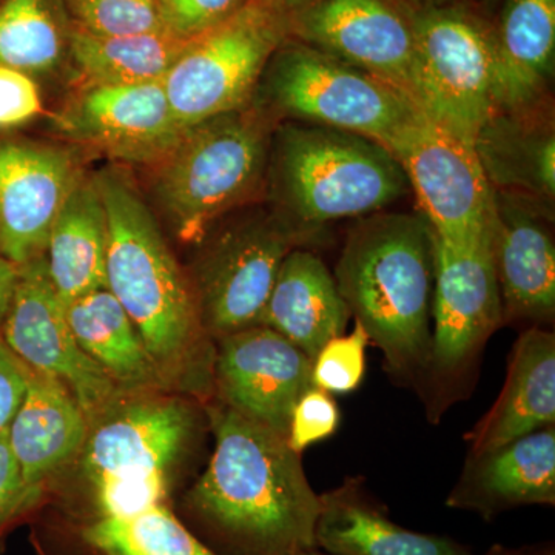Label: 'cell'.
Listing matches in <instances>:
<instances>
[{
    "instance_id": "cell-16",
    "label": "cell",
    "mask_w": 555,
    "mask_h": 555,
    "mask_svg": "<svg viewBox=\"0 0 555 555\" xmlns=\"http://www.w3.org/2000/svg\"><path fill=\"white\" fill-rule=\"evenodd\" d=\"M54 124L69 141L100 150L108 158L144 166L158 163L184 133L163 82H86Z\"/></svg>"
},
{
    "instance_id": "cell-10",
    "label": "cell",
    "mask_w": 555,
    "mask_h": 555,
    "mask_svg": "<svg viewBox=\"0 0 555 555\" xmlns=\"http://www.w3.org/2000/svg\"><path fill=\"white\" fill-rule=\"evenodd\" d=\"M288 38L287 16L248 2L189 39L163 80L179 126L185 130L250 105L266 65Z\"/></svg>"
},
{
    "instance_id": "cell-31",
    "label": "cell",
    "mask_w": 555,
    "mask_h": 555,
    "mask_svg": "<svg viewBox=\"0 0 555 555\" xmlns=\"http://www.w3.org/2000/svg\"><path fill=\"white\" fill-rule=\"evenodd\" d=\"M64 5L73 28L100 38L173 33L160 0H64Z\"/></svg>"
},
{
    "instance_id": "cell-12",
    "label": "cell",
    "mask_w": 555,
    "mask_h": 555,
    "mask_svg": "<svg viewBox=\"0 0 555 555\" xmlns=\"http://www.w3.org/2000/svg\"><path fill=\"white\" fill-rule=\"evenodd\" d=\"M0 339L25 367L67 387L89 423L126 393L80 349L43 255L16 266Z\"/></svg>"
},
{
    "instance_id": "cell-18",
    "label": "cell",
    "mask_w": 555,
    "mask_h": 555,
    "mask_svg": "<svg viewBox=\"0 0 555 555\" xmlns=\"http://www.w3.org/2000/svg\"><path fill=\"white\" fill-rule=\"evenodd\" d=\"M553 207L495 192L491 250L502 298L503 324L547 327L555 317Z\"/></svg>"
},
{
    "instance_id": "cell-40",
    "label": "cell",
    "mask_w": 555,
    "mask_h": 555,
    "mask_svg": "<svg viewBox=\"0 0 555 555\" xmlns=\"http://www.w3.org/2000/svg\"><path fill=\"white\" fill-rule=\"evenodd\" d=\"M248 2L257 3L284 16H292L298 10L305 9L312 0H248Z\"/></svg>"
},
{
    "instance_id": "cell-3",
    "label": "cell",
    "mask_w": 555,
    "mask_h": 555,
    "mask_svg": "<svg viewBox=\"0 0 555 555\" xmlns=\"http://www.w3.org/2000/svg\"><path fill=\"white\" fill-rule=\"evenodd\" d=\"M334 278L350 317L382 350L390 377L420 392L429 366L434 288L426 219L386 210L356 219Z\"/></svg>"
},
{
    "instance_id": "cell-27",
    "label": "cell",
    "mask_w": 555,
    "mask_h": 555,
    "mask_svg": "<svg viewBox=\"0 0 555 555\" xmlns=\"http://www.w3.org/2000/svg\"><path fill=\"white\" fill-rule=\"evenodd\" d=\"M65 310L80 349L119 390L167 392L137 327L107 288L73 299Z\"/></svg>"
},
{
    "instance_id": "cell-17",
    "label": "cell",
    "mask_w": 555,
    "mask_h": 555,
    "mask_svg": "<svg viewBox=\"0 0 555 555\" xmlns=\"http://www.w3.org/2000/svg\"><path fill=\"white\" fill-rule=\"evenodd\" d=\"M83 177L75 150L0 139V257L21 266L46 255L50 230Z\"/></svg>"
},
{
    "instance_id": "cell-7",
    "label": "cell",
    "mask_w": 555,
    "mask_h": 555,
    "mask_svg": "<svg viewBox=\"0 0 555 555\" xmlns=\"http://www.w3.org/2000/svg\"><path fill=\"white\" fill-rule=\"evenodd\" d=\"M433 247L430 357L418 396L427 420L440 423L476 385L486 345L503 326V309L491 229L465 244L448 243L433 233Z\"/></svg>"
},
{
    "instance_id": "cell-19",
    "label": "cell",
    "mask_w": 555,
    "mask_h": 555,
    "mask_svg": "<svg viewBox=\"0 0 555 555\" xmlns=\"http://www.w3.org/2000/svg\"><path fill=\"white\" fill-rule=\"evenodd\" d=\"M447 505L485 520L520 506L555 505V426L467 455Z\"/></svg>"
},
{
    "instance_id": "cell-24",
    "label": "cell",
    "mask_w": 555,
    "mask_h": 555,
    "mask_svg": "<svg viewBox=\"0 0 555 555\" xmlns=\"http://www.w3.org/2000/svg\"><path fill=\"white\" fill-rule=\"evenodd\" d=\"M334 273L308 248H295L278 270L259 326L273 328L313 361L350 320Z\"/></svg>"
},
{
    "instance_id": "cell-37",
    "label": "cell",
    "mask_w": 555,
    "mask_h": 555,
    "mask_svg": "<svg viewBox=\"0 0 555 555\" xmlns=\"http://www.w3.org/2000/svg\"><path fill=\"white\" fill-rule=\"evenodd\" d=\"M35 503L36 500L22 478L20 463L10 447L7 427L0 433V535Z\"/></svg>"
},
{
    "instance_id": "cell-5",
    "label": "cell",
    "mask_w": 555,
    "mask_h": 555,
    "mask_svg": "<svg viewBox=\"0 0 555 555\" xmlns=\"http://www.w3.org/2000/svg\"><path fill=\"white\" fill-rule=\"evenodd\" d=\"M275 127L250 104L189 127L153 164V199L182 244L198 246L266 188Z\"/></svg>"
},
{
    "instance_id": "cell-33",
    "label": "cell",
    "mask_w": 555,
    "mask_h": 555,
    "mask_svg": "<svg viewBox=\"0 0 555 555\" xmlns=\"http://www.w3.org/2000/svg\"><path fill=\"white\" fill-rule=\"evenodd\" d=\"M91 485L100 518L129 517L166 505L170 478L166 470H156L138 476L100 478Z\"/></svg>"
},
{
    "instance_id": "cell-36",
    "label": "cell",
    "mask_w": 555,
    "mask_h": 555,
    "mask_svg": "<svg viewBox=\"0 0 555 555\" xmlns=\"http://www.w3.org/2000/svg\"><path fill=\"white\" fill-rule=\"evenodd\" d=\"M42 109L35 78L0 65V130L25 126L38 118Z\"/></svg>"
},
{
    "instance_id": "cell-22",
    "label": "cell",
    "mask_w": 555,
    "mask_h": 555,
    "mask_svg": "<svg viewBox=\"0 0 555 555\" xmlns=\"http://www.w3.org/2000/svg\"><path fill=\"white\" fill-rule=\"evenodd\" d=\"M317 550L328 555H474L444 535L422 534L387 516L361 478L320 495Z\"/></svg>"
},
{
    "instance_id": "cell-6",
    "label": "cell",
    "mask_w": 555,
    "mask_h": 555,
    "mask_svg": "<svg viewBox=\"0 0 555 555\" xmlns=\"http://www.w3.org/2000/svg\"><path fill=\"white\" fill-rule=\"evenodd\" d=\"M250 104L276 126L312 124L385 147L422 115L403 91L292 38L270 57Z\"/></svg>"
},
{
    "instance_id": "cell-15",
    "label": "cell",
    "mask_w": 555,
    "mask_h": 555,
    "mask_svg": "<svg viewBox=\"0 0 555 555\" xmlns=\"http://www.w3.org/2000/svg\"><path fill=\"white\" fill-rule=\"evenodd\" d=\"M312 367V360L273 328H243L215 341L214 398L287 438L295 404L315 386Z\"/></svg>"
},
{
    "instance_id": "cell-23",
    "label": "cell",
    "mask_w": 555,
    "mask_h": 555,
    "mask_svg": "<svg viewBox=\"0 0 555 555\" xmlns=\"http://www.w3.org/2000/svg\"><path fill=\"white\" fill-rule=\"evenodd\" d=\"M540 109H499L478 131L474 150L492 190L553 207L555 133Z\"/></svg>"
},
{
    "instance_id": "cell-44",
    "label": "cell",
    "mask_w": 555,
    "mask_h": 555,
    "mask_svg": "<svg viewBox=\"0 0 555 555\" xmlns=\"http://www.w3.org/2000/svg\"><path fill=\"white\" fill-rule=\"evenodd\" d=\"M301 555H328V554H324L323 551H320V550H313V551H309V553H305Z\"/></svg>"
},
{
    "instance_id": "cell-42",
    "label": "cell",
    "mask_w": 555,
    "mask_h": 555,
    "mask_svg": "<svg viewBox=\"0 0 555 555\" xmlns=\"http://www.w3.org/2000/svg\"><path fill=\"white\" fill-rule=\"evenodd\" d=\"M517 555H554L553 547H540V550L517 551Z\"/></svg>"
},
{
    "instance_id": "cell-26",
    "label": "cell",
    "mask_w": 555,
    "mask_h": 555,
    "mask_svg": "<svg viewBox=\"0 0 555 555\" xmlns=\"http://www.w3.org/2000/svg\"><path fill=\"white\" fill-rule=\"evenodd\" d=\"M108 219L93 175L65 201L47 241V270L65 306L107 288Z\"/></svg>"
},
{
    "instance_id": "cell-41",
    "label": "cell",
    "mask_w": 555,
    "mask_h": 555,
    "mask_svg": "<svg viewBox=\"0 0 555 555\" xmlns=\"http://www.w3.org/2000/svg\"><path fill=\"white\" fill-rule=\"evenodd\" d=\"M392 2L414 13V11L426 9V7L443 5V3L460 2V0H392Z\"/></svg>"
},
{
    "instance_id": "cell-35",
    "label": "cell",
    "mask_w": 555,
    "mask_h": 555,
    "mask_svg": "<svg viewBox=\"0 0 555 555\" xmlns=\"http://www.w3.org/2000/svg\"><path fill=\"white\" fill-rule=\"evenodd\" d=\"M170 30L185 39L195 38L238 13L248 0H160Z\"/></svg>"
},
{
    "instance_id": "cell-9",
    "label": "cell",
    "mask_w": 555,
    "mask_h": 555,
    "mask_svg": "<svg viewBox=\"0 0 555 555\" xmlns=\"http://www.w3.org/2000/svg\"><path fill=\"white\" fill-rule=\"evenodd\" d=\"M414 100L423 115L474 145L496 112L494 25L466 2L412 13Z\"/></svg>"
},
{
    "instance_id": "cell-2",
    "label": "cell",
    "mask_w": 555,
    "mask_h": 555,
    "mask_svg": "<svg viewBox=\"0 0 555 555\" xmlns=\"http://www.w3.org/2000/svg\"><path fill=\"white\" fill-rule=\"evenodd\" d=\"M108 219L107 291L126 310L167 390L214 397L215 341L201 323L189 273L122 170L93 175Z\"/></svg>"
},
{
    "instance_id": "cell-4",
    "label": "cell",
    "mask_w": 555,
    "mask_h": 555,
    "mask_svg": "<svg viewBox=\"0 0 555 555\" xmlns=\"http://www.w3.org/2000/svg\"><path fill=\"white\" fill-rule=\"evenodd\" d=\"M266 188L269 206L313 244L331 222L386 210L411 192L396 156L374 139L288 120L273 130Z\"/></svg>"
},
{
    "instance_id": "cell-25",
    "label": "cell",
    "mask_w": 555,
    "mask_h": 555,
    "mask_svg": "<svg viewBox=\"0 0 555 555\" xmlns=\"http://www.w3.org/2000/svg\"><path fill=\"white\" fill-rule=\"evenodd\" d=\"M494 25L496 112L542 105L555 64V0H503Z\"/></svg>"
},
{
    "instance_id": "cell-28",
    "label": "cell",
    "mask_w": 555,
    "mask_h": 555,
    "mask_svg": "<svg viewBox=\"0 0 555 555\" xmlns=\"http://www.w3.org/2000/svg\"><path fill=\"white\" fill-rule=\"evenodd\" d=\"M189 39L175 33L100 38L73 28L69 61L86 82L139 86L163 82Z\"/></svg>"
},
{
    "instance_id": "cell-20",
    "label": "cell",
    "mask_w": 555,
    "mask_h": 555,
    "mask_svg": "<svg viewBox=\"0 0 555 555\" xmlns=\"http://www.w3.org/2000/svg\"><path fill=\"white\" fill-rule=\"evenodd\" d=\"M550 426H555V335L547 327H528L511 350L502 392L465 437L467 455Z\"/></svg>"
},
{
    "instance_id": "cell-29",
    "label": "cell",
    "mask_w": 555,
    "mask_h": 555,
    "mask_svg": "<svg viewBox=\"0 0 555 555\" xmlns=\"http://www.w3.org/2000/svg\"><path fill=\"white\" fill-rule=\"evenodd\" d=\"M72 30L64 0H0V65L51 75L69 61Z\"/></svg>"
},
{
    "instance_id": "cell-1",
    "label": "cell",
    "mask_w": 555,
    "mask_h": 555,
    "mask_svg": "<svg viewBox=\"0 0 555 555\" xmlns=\"http://www.w3.org/2000/svg\"><path fill=\"white\" fill-rule=\"evenodd\" d=\"M214 454L184 509L218 555L317 550L320 495L287 438L214 400L204 406Z\"/></svg>"
},
{
    "instance_id": "cell-11",
    "label": "cell",
    "mask_w": 555,
    "mask_h": 555,
    "mask_svg": "<svg viewBox=\"0 0 555 555\" xmlns=\"http://www.w3.org/2000/svg\"><path fill=\"white\" fill-rule=\"evenodd\" d=\"M415 193L437 238L465 244L489 232L494 190L474 145L420 115L386 147Z\"/></svg>"
},
{
    "instance_id": "cell-8",
    "label": "cell",
    "mask_w": 555,
    "mask_h": 555,
    "mask_svg": "<svg viewBox=\"0 0 555 555\" xmlns=\"http://www.w3.org/2000/svg\"><path fill=\"white\" fill-rule=\"evenodd\" d=\"M244 208L221 219L201 241L189 273L201 323L214 341L259 326L284 258L313 244L272 207Z\"/></svg>"
},
{
    "instance_id": "cell-34",
    "label": "cell",
    "mask_w": 555,
    "mask_h": 555,
    "mask_svg": "<svg viewBox=\"0 0 555 555\" xmlns=\"http://www.w3.org/2000/svg\"><path fill=\"white\" fill-rule=\"evenodd\" d=\"M341 414L326 390L313 386L295 404L288 423L287 443L297 454L337 433Z\"/></svg>"
},
{
    "instance_id": "cell-14",
    "label": "cell",
    "mask_w": 555,
    "mask_h": 555,
    "mask_svg": "<svg viewBox=\"0 0 555 555\" xmlns=\"http://www.w3.org/2000/svg\"><path fill=\"white\" fill-rule=\"evenodd\" d=\"M199 416L189 400L164 392L120 393L90 423L82 469L93 481L105 477L169 473L188 454Z\"/></svg>"
},
{
    "instance_id": "cell-38",
    "label": "cell",
    "mask_w": 555,
    "mask_h": 555,
    "mask_svg": "<svg viewBox=\"0 0 555 555\" xmlns=\"http://www.w3.org/2000/svg\"><path fill=\"white\" fill-rule=\"evenodd\" d=\"M25 386L27 378L24 366L0 339V433L10 426L20 409Z\"/></svg>"
},
{
    "instance_id": "cell-39",
    "label": "cell",
    "mask_w": 555,
    "mask_h": 555,
    "mask_svg": "<svg viewBox=\"0 0 555 555\" xmlns=\"http://www.w3.org/2000/svg\"><path fill=\"white\" fill-rule=\"evenodd\" d=\"M14 278H16V266L0 257V327H2L3 317L9 308Z\"/></svg>"
},
{
    "instance_id": "cell-30",
    "label": "cell",
    "mask_w": 555,
    "mask_h": 555,
    "mask_svg": "<svg viewBox=\"0 0 555 555\" xmlns=\"http://www.w3.org/2000/svg\"><path fill=\"white\" fill-rule=\"evenodd\" d=\"M102 555H218L185 528L166 505L129 517H104L83 529Z\"/></svg>"
},
{
    "instance_id": "cell-21",
    "label": "cell",
    "mask_w": 555,
    "mask_h": 555,
    "mask_svg": "<svg viewBox=\"0 0 555 555\" xmlns=\"http://www.w3.org/2000/svg\"><path fill=\"white\" fill-rule=\"evenodd\" d=\"M24 371L27 386L11 420L9 438L24 483L33 499L38 500L46 481L80 454L90 423L61 382L25 366Z\"/></svg>"
},
{
    "instance_id": "cell-32",
    "label": "cell",
    "mask_w": 555,
    "mask_h": 555,
    "mask_svg": "<svg viewBox=\"0 0 555 555\" xmlns=\"http://www.w3.org/2000/svg\"><path fill=\"white\" fill-rule=\"evenodd\" d=\"M369 345L367 334L357 321L350 334L328 339L313 358V385L328 393L353 392L366 375Z\"/></svg>"
},
{
    "instance_id": "cell-43",
    "label": "cell",
    "mask_w": 555,
    "mask_h": 555,
    "mask_svg": "<svg viewBox=\"0 0 555 555\" xmlns=\"http://www.w3.org/2000/svg\"><path fill=\"white\" fill-rule=\"evenodd\" d=\"M486 555H517V551L507 550L505 546L495 545Z\"/></svg>"
},
{
    "instance_id": "cell-13",
    "label": "cell",
    "mask_w": 555,
    "mask_h": 555,
    "mask_svg": "<svg viewBox=\"0 0 555 555\" xmlns=\"http://www.w3.org/2000/svg\"><path fill=\"white\" fill-rule=\"evenodd\" d=\"M287 20L292 39L385 80L412 100L411 11L392 0H312Z\"/></svg>"
}]
</instances>
